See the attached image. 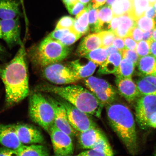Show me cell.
Instances as JSON below:
<instances>
[{"mask_svg": "<svg viewBox=\"0 0 156 156\" xmlns=\"http://www.w3.org/2000/svg\"><path fill=\"white\" fill-rule=\"evenodd\" d=\"M27 58L23 44L12 60L0 64V78L5 85L7 107L18 104L29 94Z\"/></svg>", "mask_w": 156, "mask_h": 156, "instance_id": "6da1fadb", "label": "cell"}, {"mask_svg": "<svg viewBox=\"0 0 156 156\" xmlns=\"http://www.w3.org/2000/svg\"><path fill=\"white\" fill-rule=\"evenodd\" d=\"M34 90L61 98L80 110L97 118H101L104 107L89 89L80 85L58 87L42 83L37 85Z\"/></svg>", "mask_w": 156, "mask_h": 156, "instance_id": "7a4b0ae2", "label": "cell"}, {"mask_svg": "<svg viewBox=\"0 0 156 156\" xmlns=\"http://www.w3.org/2000/svg\"><path fill=\"white\" fill-rule=\"evenodd\" d=\"M106 107L107 119L111 127L129 153L132 155L136 154L138 149L137 136L131 111L119 103L113 102Z\"/></svg>", "mask_w": 156, "mask_h": 156, "instance_id": "3957f363", "label": "cell"}, {"mask_svg": "<svg viewBox=\"0 0 156 156\" xmlns=\"http://www.w3.org/2000/svg\"><path fill=\"white\" fill-rule=\"evenodd\" d=\"M69 52L67 46L48 36L39 44L31 47L26 52L33 66L42 68L62 61Z\"/></svg>", "mask_w": 156, "mask_h": 156, "instance_id": "277c9868", "label": "cell"}, {"mask_svg": "<svg viewBox=\"0 0 156 156\" xmlns=\"http://www.w3.org/2000/svg\"><path fill=\"white\" fill-rule=\"evenodd\" d=\"M29 115L33 122L49 133L54 124L53 107L46 96L34 90L29 96Z\"/></svg>", "mask_w": 156, "mask_h": 156, "instance_id": "5b68a950", "label": "cell"}, {"mask_svg": "<svg viewBox=\"0 0 156 156\" xmlns=\"http://www.w3.org/2000/svg\"><path fill=\"white\" fill-rule=\"evenodd\" d=\"M84 83L87 89L104 106L114 102L116 100L117 91L105 80L90 76L85 79Z\"/></svg>", "mask_w": 156, "mask_h": 156, "instance_id": "8992f818", "label": "cell"}, {"mask_svg": "<svg viewBox=\"0 0 156 156\" xmlns=\"http://www.w3.org/2000/svg\"><path fill=\"white\" fill-rule=\"evenodd\" d=\"M42 68V77L55 84H69L80 80L71 68L61 64H50Z\"/></svg>", "mask_w": 156, "mask_h": 156, "instance_id": "52a82bcc", "label": "cell"}, {"mask_svg": "<svg viewBox=\"0 0 156 156\" xmlns=\"http://www.w3.org/2000/svg\"><path fill=\"white\" fill-rule=\"evenodd\" d=\"M55 97L65 107L68 120L74 129L80 133L97 126L91 115L80 110L61 98L56 95Z\"/></svg>", "mask_w": 156, "mask_h": 156, "instance_id": "ba28073f", "label": "cell"}, {"mask_svg": "<svg viewBox=\"0 0 156 156\" xmlns=\"http://www.w3.org/2000/svg\"><path fill=\"white\" fill-rule=\"evenodd\" d=\"M156 112V96L141 95L136 100L135 116L136 122L142 129L149 127L148 121L151 116Z\"/></svg>", "mask_w": 156, "mask_h": 156, "instance_id": "9c48e42d", "label": "cell"}, {"mask_svg": "<svg viewBox=\"0 0 156 156\" xmlns=\"http://www.w3.org/2000/svg\"><path fill=\"white\" fill-rule=\"evenodd\" d=\"M49 134L55 155L66 156L73 154L74 147L71 136L59 129L54 124Z\"/></svg>", "mask_w": 156, "mask_h": 156, "instance_id": "30bf717a", "label": "cell"}, {"mask_svg": "<svg viewBox=\"0 0 156 156\" xmlns=\"http://www.w3.org/2000/svg\"><path fill=\"white\" fill-rule=\"evenodd\" d=\"M3 39L9 48L23 44L20 37V26L19 17L12 19H0Z\"/></svg>", "mask_w": 156, "mask_h": 156, "instance_id": "8fae6325", "label": "cell"}, {"mask_svg": "<svg viewBox=\"0 0 156 156\" xmlns=\"http://www.w3.org/2000/svg\"><path fill=\"white\" fill-rule=\"evenodd\" d=\"M47 98L53 107L54 113V124L60 130L73 138L77 136L78 132L70 124L67 112L63 105L56 98L49 96Z\"/></svg>", "mask_w": 156, "mask_h": 156, "instance_id": "7c38bea8", "label": "cell"}, {"mask_svg": "<svg viewBox=\"0 0 156 156\" xmlns=\"http://www.w3.org/2000/svg\"><path fill=\"white\" fill-rule=\"evenodd\" d=\"M20 141L22 144H41L44 143L43 135L37 128L27 124L11 125Z\"/></svg>", "mask_w": 156, "mask_h": 156, "instance_id": "4fadbf2b", "label": "cell"}, {"mask_svg": "<svg viewBox=\"0 0 156 156\" xmlns=\"http://www.w3.org/2000/svg\"><path fill=\"white\" fill-rule=\"evenodd\" d=\"M115 82L119 94L129 103H133L141 96L132 77L116 78Z\"/></svg>", "mask_w": 156, "mask_h": 156, "instance_id": "5bb4252c", "label": "cell"}, {"mask_svg": "<svg viewBox=\"0 0 156 156\" xmlns=\"http://www.w3.org/2000/svg\"><path fill=\"white\" fill-rule=\"evenodd\" d=\"M69 63V67L80 80L90 76L94 73L97 65L85 57Z\"/></svg>", "mask_w": 156, "mask_h": 156, "instance_id": "9a60e30c", "label": "cell"}, {"mask_svg": "<svg viewBox=\"0 0 156 156\" xmlns=\"http://www.w3.org/2000/svg\"><path fill=\"white\" fill-rule=\"evenodd\" d=\"M105 136H106L104 133L96 126L86 131L80 132L79 143L83 149H91L97 142Z\"/></svg>", "mask_w": 156, "mask_h": 156, "instance_id": "2e32d148", "label": "cell"}, {"mask_svg": "<svg viewBox=\"0 0 156 156\" xmlns=\"http://www.w3.org/2000/svg\"><path fill=\"white\" fill-rule=\"evenodd\" d=\"M0 144L5 147L15 150L23 145L20 141L11 125H0Z\"/></svg>", "mask_w": 156, "mask_h": 156, "instance_id": "e0dca14e", "label": "cell"}, {"mask_svg": "<svg viewBox=\"0 0 156 156\" xmlns=\"http://www.w3.org/2000/svg\"><path fill=\"white\" fill-rule=\"evenodd\" d=\"M102 41L98 33L88 35L82 40L77 50L78 55L83 57L91 51L102 48Z\"/></svg>", "mask_w": 156, "mask_h": 156, "instance_id": "ac0fdd59", "label": "cell"}, {"mask_svg": "<svg viewBox=\"0 0 156 156\" xmlns=\"http://www.w3.org/2000/svg\"><path fill=\"white\" fill-rule=\"evenodd\" d=\"M114 155V153L106 136L95 144L91 149L81 152L78 156H106Z\"/></svg>", "mask_w": 156, "mask_h": 156, "instance_id": "d6986e66", "label": "cell"}, {"mask_svg": "<svg viewBox=\"0 0 156 156\" xmlns=\"http://www.w3.org/2000/svg\"><path fill=\"white\" fill-rule=\"evenodd\" d=\"M20 15L17 0H0V19H14Z\"/></svg>", "mask_w": 156, "mask_h": 156, "instance_id": "ffe728a7", "label": "cell"}, {"mask_svg": "<svg viewBox=\"0 0 156 156\" xmlns=\"http://www.w3.org/2000/svg\"><path fill=\"white\" fill-rule=\"evenodd\" d=\"M140 94L156 96V76L143 75L136 82Z\"/></svg>", "mask_w": 156, "mask_h": 156, "instance_id": "44dd1931", "label": "cell"}, {"mask_svg": "<svg viewBox=\"0 0 156 156\" xmlns=\"http://www.w3.org/2000/svg\"><path fill=\"white\" fill-rule=\"evenodd\" d=\"M122 52H114L108 55V58L99 68L100 74L114 73L119 66L122 59Z\"/></svg>", "mask_w": 156, "mask_h": 156, "instance_id": "7402d4cb", "label": "cell"}, {"mask_svg": "<svg viewBox=\"0 0 156 156\" xmlns=\"http://www.w3.org/2000/svg\"><path fill=\"white\" fill-rule=\"evenodd\" d=\"M27 146L23 145L15 150L17 156H45L50 155V152L46 146L39 144Z\"/></svg>", "mask_w": 156, "mask_h": 156, "instance_id": "603a6c76", "label": "cell"}, {"mask_svg": "<svg viewBox=\"0 0 156 156\" xmlns=\"http://www.w3.org/2000/svg\"><path fill=\"white\" fill-rule=\"evenodd\" d=\"M119 25L115 34L116 36L124 38L128 36L132 29L136 26V21L128 13L119 17Z\"/></svg>", "mask_w": 156, "mask_h": 156, "instance_id": "cb8c5ba5", "label": "cell"}, {"mask_svg": "<svg viewBox=\"0 0 156 156\" xmlns=\"http://www.w3.org/2000/svg\"><path fill=\"white\" fill-rule=\"evenodd\" d=\"M137 65L142 75L156 76V58L151 54L140 57Z\"/></svg>", "mask_w": 156, "mask_h": 156, "instance_id": "d4e9b609", "label": "cell"}, {"mask_svg": "<svg viewBox=\"0 0 156 156\" xmlns=\"http://www.w3.org/2000/svg\"><path fill=\"white\" fill-rule=\"evenodd\" d=\"M98 23L95 32L103 30L105 24H110L114 17L112 7L107 5L103 6L97 9Z\"/></svg>", "mask_w": 156, "mask_h": 156, "instance_id": "484cf974", "label": "cell"}, {"mask_svg": "<svg viewBox=\"0 0 156 156\" xmlns=\"http://www.w3.org/2000/svg\"><path fill=\"white\" fill-rule=\"evenodd\" d=\"M135 65L131 60L123 58L118 69L114 74L116 78L132 77L135 69Z\"/></svg>", "mask_w": 156, "mask_h": 156, "instance_id": "4316f807", "label": "cell"}, {"mask_svg": "<svg viewBox=\"0 0 156 156\" xmlns=\"http://www.w3.org/2000/svg\"><path fill=\"white\" fill-rule=\"evenodd\" d=\"M132 6L133 0H116L111 7L114 16L118 17L129 13Z\"/></svg>", "mask_w": 156, "mask_h": 156, "instance_id": "83f0119b", "label": "cell"}, {"mask_svg": "<svg viewBox=\"0 0 156 156\" xmlns=\"http://www.w3.org/2000/svg\"><path fill=\"white\" fill-rule=\"evenodd\" d=\"M149 5L148 0H133L132 8L128 14L136 21L144 15L146 9Z\"/></svg>", "mask_w": 156, "mask_h": 156, "instance_id": "f1b7e54d", "label": "cell"}, {"mask_svg": "<svg viewBox=\"0 0 156 156\" xmlns=\"http://www.w3.org/2000/svg\"><path fill=\"white\" fill-rule=\"evenodd\" d=\"M108 56L106 49L100 48L91 51L83 57L90 60L97 65L101 66L106 61Z\"/></svg>", "mask_w": 156, "mask_h": 156, "instance_id": "f546056e", "label": "cell"}, {"mask_svg": "<svg viewBox=\"0 0 156 156\" xmlns=\"http://www.w3.org/2000/svg\"><path fill=\"white\" fill-rule=\"evenodd\" d=\"M136 25L144 32L153 30L155 28L156 22L153 19L144 15L136 21Z\"/></svg>", "mask_w": 156, "mask_h": 156, "instance_id": "4dcf8cb0", "label": "cell"}, {"mask_svg": "<svg viewBox=\"0 0 156 156\" xmlns=\"http://www.w3.org/2000/svg\"><path fill=\"white\" fill-rule=\"evenodd\" d=\"M102 39V48H106L112 45L116 35L114 32L110 30H104L98 32Z\"/></svg>", "mask_w": 156, "mask_h": 156, "instance_id": "1f68e13d", "label": "cell"}, {"mask_svg": "<svg viewBox=\"0 0 156 156\" xmlns=\"http://www.w3.org/2000/svg\"><path fill=\"white\" fill-rule=\"evenodd\" d=\"M81 36V34L75 32L73 27L70 32L66 34L58 41L64 45L68 46L77 41Z\"/></svg>", "mask_w": 156, "mask_h": 156, "instance_id": "d6a6232c", "label": "cell"}, {"mask_svg": "<svg viewBox=\"0 0 156 156\" xmlns=\"http://www.w3.org/2000/svg\"><path fill=\"white\" fill-rule=\"evenodd\" d=\"M88 9L89 25L90 29L95 32L98 23L97 9L93 8L90 4L87 6Z\"/></svg>", "mask_w": 156, "mask_h": 156, "instance_id": "836d02e7", "label": "cell"}, {"mask_svg": "<svg viewBox=\"0 0 156 156\" xmlns=\"http://www.w3.org/2000/svg\"><path fill=\"white\" fill-rule=\"evenodd\" d=\"M151 40L148 41L142 40L138 42L136 50L140 57L150 54V46Z\"/></svg>", "mask_w": 156, "mask_h": 156, "instance_id": "e575fe53", "label": "cell"}, {"mask_svg": "<svg viewBox=\"0 0 156 156\" xmlns=\"http://www.w3.org/2000/svg\"><path fill=\"white\" fill-rule=\"evenodd\" d=\"M75 20L79 24L85 28H89L88 19V9L87 7L81 11L76 16Z\"/></svg>", "mask_w": 156, "mask_h": 156, "instance_id": "d590c367", "label": "cell"}, {"mask_svg": "<svg viewBox=\"0 0 156 156\" xmlns=\"http://www.w3.org/2000/svg\"><path fill=\"white\" fill-rule=\"evenodd\" d=\"M75 21V19L71 17L64 16L58 21L55 29H71L73 27Z\"/></svg>", "mask_w": 156, "mask_h": 156, "instance_id": "8d00e7d4", "label": "cell"}, {"mask_svg": "<svg viewBox=\"0 0 156 156\" xmlns=\"http://www.w3.org/2000/svg\"><path fill=\"white\" fill-rule=\"evenodd\" d=\"M123 58H128L133 62L135 65H137L140 58L136 50L125 48L122 51Z\"/></svg>", "mask_w": 156, "mask_h": 156, "instance_id": "74e56055", "label": "cell"}, {"mask_svg": "<svg viewBox=\"0 0 156 156\" xmlns=\"http://www.w3.org/2000/svg\"><path fill=\"white\" fill-rule=\"evenodd\" d=\"M66 7L70 14L73 15H77L87 7L86 5L78 1Z\"/></svg>", "mask_w": 156, "mask_h": 156, "instance_id": "f35d334b", "label": "cell"}, {"mask_svg": "<svg viewBox=\"0 0 156 156\" xmlns=\"http://www.w3.org/2000/svg\"><path fill=\"white\" fill-rule=\"evenodd\" d=\"M71 31V29H56L48 36L55 40L59 41L63 37Z\"/></svg>", "mask_w": 156, "mask_h": 156, "instance_id": "ab89813d", "label": "cell"}, {"mask_svg": "<svg viewBox=\"0 0 156 156\" xmlns=\"http://www.w3.org/2000/svg\"><path fill=\"white\" fill-rule=\"evenodd\" d=\"M144 31L136 26L130 30L128 36H130L136 42H138L142 40Z\"/></svg>", "mask_w": 156, "mask_h": 156, "instance_id": "60d3db41", "label": "cell"}, {"mask_svg": "<svg viewBox=\"0 0 156 156\" xmlns=\"http://www.w3.org/2000/svg\"><path fill=\"white\" fill-rule=\"evenodd\" d=\"M126 48L128 49L136 50L137 42L130 36H127L123 38Z\"/></svg>", "mask_w": 156, "mask_h": 156, "instance_id": "b9f144b4", "label": "cell"}, {"mask_svg": "<svg viewBox=\"0 0 156 156\" xmlns=\"http://www.w3.org/2000/svg\"><path fill=\"white\" fill-rule=\"evenodd\" d=\"M112 45L122 52L124 49L126 48L123 38L118 36L115 38L113 42Z\"/></svg>", "mask_w": 156, "mask_h": 156, "instance_id": "7bdbcfd3", "label": "cell"}, {"mask_svg": "<svg viewBox=\"0 0 156 156\" xmlns=\"http://www.w3.org/2000/svg\"><path fill=\"white\" fill-rule=\"evenodd\" d=\"M73 28L76 32L81 34L82 36H83L84 34H87L90 30L89 28H85L80 26L79 23H78L77 20L75 19Z\"/></svg>", "mask_w": 156, "mask_h": 156, "instance_id": "ee69618b", "label": "cell"}, {"mask_svg": "<svg viewBox=\"0 0 156 156\" xmlns=\"http://www.w3.org/2000/svg\"><path fill=\"white\" fill-rule=\"evenodd\" d=\"M16 155L15 150L5 147H0V156H10Z\"/></svg>", "mask_w": 156, "mask_h": 156, "instance_id": "f6af8a7d", "label": "cell"}, {"mask_svg": "<svg viewBox=\"0 0 156 156\" xmlns=\"http://www.w3.org/2000/svg\"><path fill=\"white\" fill-rule=\"evenodd\" d=\"M119 22L118 17L114 16L110 24H109L108 28V30L112 31L115 34L118 26Z\"/></svg>", "mask_w": 156, "mask_h": 156, "instance_id": "bcb514c9", "label": "cell"}, {"mask_svg": "<svg viewBox=\"0 0 156 156\" xmlns=\"http://www.w3.org/2000/svg\"><path fill=\"white\" fill-rule=\"evenodd\" d=\"M144 15L149 18L155 19L156 16V11L153 5H150L144 13Z\"/></svg>", "mask_w": 156, "mask_h": 156, "instance_id": "7dc6e473", "label": "cell"}, {"mask_svg": "<svg viewBox=\"0 0 156 156\" xmlns=\"http://www.w3.org/2000/svg\"><path fill=\"white\" fill-rule=\"evenodd\" d=\"M106 0H91L89 4L93 8L97 9L106 3Z\"/></svg>", "mask_w": 156, "mask_h": 156, "instance_id": "c3c4849f", "label": "cell"}, {"mask_svg": "<svg viewBox=\"0 0 156 156\" xmlns=\"http://www.w3.org/2000/svg\"><path fill=\"white\" fill-rule=\"evenodd\" d=\"M148 126L149 127L156 128V112L150 117L148 121Z\"/></svg>", "mask_w": 156, "mask_h": 156, "instance_id": "681fc988", "label": "cell"}, {"mask_svg": "<svg viewBox=\"0 0 156 156\" xmlns=\"http://www.w3.org/2000/svg\"><path fill=\"white\" fill-rule=\"evenodd\" d=\"M150 54L156 58V41L152 39L151 40L150 46Z\"/></svg>", "mask_w": 156, "mask_h": 156, "instance_id": "f907efd6", "label": "cell"}, {"mask_svg": "<svg viewBox=\"0 0 156 156\" xmlns=\"http://www.w3.org/2000/svg\"><path fill=\"white\" fill-rule=\"evenodd\" d=\"M153 30L144 32L142 40L145 41H148L152 39V34H153Z\"/></svg>", "mask_w": 156, "mask_h": 156, "instance_id": "816d5d0a", "label": "cell"}, {"mask_svg": "<svg viewBox=\"0 0 156 156\" xmlns=\"http://www.w3.org/2000/svg\"><path fill=\"white\" fill-rule=\"evenodd\" d=\"M106 49L107 52H108V55H110L111 54L114 53V52L120 51H119L118 49H117L116 48H115L114 46H113L112 45V46L108 47Z\"/></svg>", "mask_w": 156, "mask_h": 156, "instance_id": "f5cc1de1", "label": "cell"}, {"mask_svg": "<svg viewBox=\"0 0 156 156\" xmlns=\"http://www.w3.org/2000/svg\"><path fill=\"white\" fill-rule=\"evenodd\" d=\"M6 51L5 48L0 44V58L3 57V56L5 55Z\"/></svg>", "mask_w": 156, "mask_h": 156, "instance_id": "db71d44e", "label": "cell"}, {"mask_svg": "<svg viewBox=\"0 0 156 156\" xmlns=\"http://www.w3.org/2000/svg\"><path fill=\"white\" fill-rule=\"evenodd\" d=\"M78 0H63V1L66 6L76 2Z\"/></svg>", "mask_w": 156, "mask_h": 156, "instance_id": "11a10c76", "label": "cell"}, {"mask_svg": "<svg viewBox=\"0 0 156 156\" xmlns=\"http://www.w3.org/2000/svg\"><path fill=\"white\" fill-rule=\"evenodd\" d=\"M152 39L154 41H156V27L153 29Z\"/></svg>", "mask_w": 156, "mask_h": 156, "instance_id": "9f6ffc18", "label": "cell"}, {"mask_svg": "<svg viewBox=\"0 0 156 156\" xmlns=\"http://www.w3.org/2000/svg\"><path fill=\"white\" fill-rule=\"evenodd\" d=\"M116 1V0H106V5L111 7Z\"/></svg>", "mask_w": 156, "mask_h": 156, "instance_id": "6f0895ef", "label": "cell"}, {"mask_svg": "<svg viewBox=\"0 0 156 156\" xmlns=\"http://www.w3.org/2000/svg\"><path fill=\"white\" fill-rule=\"evenodd\" d=\"M78 1L80 2L83 4L85 5H87L90 2L91 0H78Z\"/></svg>", "mask_w": 156, "mask_h": 156, "instance_id": "680465c9", "label": "cell"}, {"mask_svg": "<svg viewBox=\"0 0 156 156\" xmlns=\"http://www.w3.org/2000/svg\"><path fill=\"white\" fill-rule=\"evenodd\" d=\"M148 1H149L150 5H153L156 2V0H148Z\"/></svg>", "mask_w": 156, "mask_h": 156, "instance_id": "91938a15", "label": "cell"}, {"mask_svg": "<svg viewBox=\"0 0 156 156\" xmlns=\"http://www.w3.org/2000/svg\"><path fill=\"white\" fill-rule=\"evenodd\" d=\"M0 39H2V34L1 25H0Z\"/></svg>", "mask_w": 156, "mask_h": 156, "instance_id": "94428289", "label": "cell"}, {"mask_svg": "<svg viewBox=\"0 0 156 156\" xmlns=\"http://www.w3.org/2000/svg\"><path fill=\"white\" fill-rule=\"evenodd\" d=\"M153 6H154V9L156 11V2L154 4V5H153Z\"/></svg>", "mask_w": 156, "mask_h": 156, "instance_id": "6125c7cd", "label": "cell"}, {"mask_svg": "<svg viewBox=\"0 0 156 156\" xmlns=\"http://www.w3.org/2000/svg\"><path fill=\"white\" fill-rule=\"evenodd\" d=\"M153 155L156 156V149L154 152Z\"/></svg>", "mask_w": 156, "mask_h": 156, "instance_id": "be15d7a7", "label": "cell"}, {"mask_svg": "<svg viewBox=\"0 0 156 156\" xmlns=\"http://www.w3.org/2000/svg\"><path fill=\"white\" fill-rule=\"evenodd\" d=\"M155 22L156 23V17H155Z\"/></svg>", "mask_w": 156, "mask_h": 156, "instance_id": "e7e4bbea", "label": "cell"}]
</instances>
